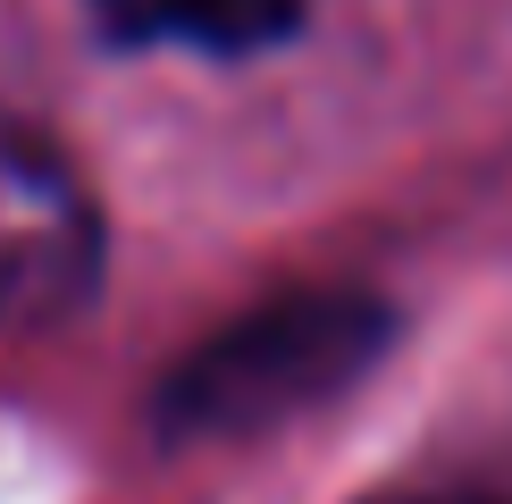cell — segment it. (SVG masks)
<instances>
[{
  "instance_id": "cell-1",
  "label": "cell",
  "mask_w": 512,
  "mask_h": 504,
  "mask_svg": "<svg viewBox=\"0 0 512 504\" xmlns=\"http://www.w3.org/2000/svg\"><path fill=\"white\" fill-rule=\"evenodd\" d=\"M387 336H395V311L378 294H345V286L277 294L177 362L160 395V429L236 437V429H269L286 412H311L336 387H353L387 353Z\"/></svg>"
},
{
  "instance_id": "cell-2",
  "label": "cell",
  "mask_w": 512,
  "mask_h": 504,
  "mask_svg": "<svg viewBox=\"0 0 512 504\" xmlns=\"http://www.w3.org/2000/svg\"><path fill=\"white\" fill-rule=\"evenodd\" d=\"M101 278V219L59 143L0 101V320L68 311Z\"/></svg>"
},
{
  "instance_id": "cell-3",
  "label": "cell",
  "mask_w": 512,
  "mask_h": 504,
  "mask_svg": "<svg viewBox=\"0 0 512 504\" xmlns=\"http://www.w3.org/2000/svg\"><path fill=\"white\" fill-rule=\"evenodd\" d=\"M118 34L135 42H202V51H261L294 34L311 0H93Z\"/></svg>"
},
{
  "instance_id": "cell-4",
  "label": "cell",
  "mask_w": 512,
  "mask_h": 504,
  "mask_svg": "<svg viewBox=\"0 0 512 504\" xmlns=\"http://www.w3.org/2000/svg\"><path fill=\"white\" fill-rule=\"evenodd\" d=\"M370 504H512V471H462V479H429V488H387Z\"/></svg>"
}]
</instances>
